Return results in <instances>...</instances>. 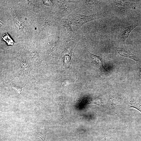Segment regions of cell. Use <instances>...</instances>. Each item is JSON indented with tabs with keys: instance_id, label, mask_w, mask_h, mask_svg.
<instances>
[{
	"instance_id": "cell-13",
	"label": "cell",
	"mask_w": 141,
	"mask_h": 141,
	"mask_svg": "<svg viewBox=\"0 0 141 141\" xmlns=\"http://www.w3.org/2000/svg\"><path fill=\"white\" fill-rule=\"evenodd\" d=\"M43 3L46 5L49 6L52 5L53 4L52 1L49 0H43Z\"/></svg>"
},
{
	"instance_id": "cell-1",
	"label": "cell",
	"mask_w": 141,
	"mask_h": 141,
	"mask_svg": "<svg viewBox=\"0 0 141 141\" xmlns=\"http://www.w3.org/2000/svg\"><path fill=\"white\" fill-rule=\"evenodd\" d=\"M87 54L92 64L96 69L102 74H107L110 72L103 66V59L100 56L93 54L87 51Z\"/></svg>"
},
{
	"instance_id": "cell-6",
	"label": "cell",
	"mask_w": 141,
	"mask_h": 141,
	"mask_svg": "<svg viewBox=\"0 0 141 141\" xmlns=\"http://www.w3.org/2000/svg\"><path fill=\"white\" fill-rule=\"evenodd\" d=\"M129 101V108H134L141 113V96L130 95Z\"/></svg>"
},
{
	"instance_id": "cell-9",
	"label": "cell",
	"mask_w": 141,
	"mask_h": 141,
	"mask_svg": "<svg viewBox=\"0 0 141 141\" xmlns=\"http://www.w3.org/2000/svg\"><path fill=\"white\" fill-rule=\"evenodd\" d=\"M63 32L64 36L66 38H71L73 33L72 30L71 28L70 24L67 23H64L63 27Z\"/></svg>"
},
{
	"instance_id": "cell-5",
	"label": "cell",
	"mask_w": 141,
	"mask_h": 141,
	"mask_svg": "<svg viewBox=\"0 0 141 141\" xmlns=\"http://www.w3.org/2000/svg\"><path fill=\"white\" fill-rule=\"evenodd\" d=\"M116 53L122 57L130 58L134 60L138 64H141V60L134 55L132 54L128 49L124 48L119 49L117 50Z\"/></svg>"
},
{
	"instance_id": "cell-7",
	"label": "cell",
	"mask_w": 141,
	"mask_h": 141,
	"mask_svg": "<svg viewBox=\"0 0 141 141\" xmlns=\"http://www.w3.org/2000/svg\"><path fill=\"white\" fill-rule=\"evenodd\" d=\"M134 1L115 0L114 2L115 6L123 11L127 10L131 7L132 3Z\"/></svg>"
},
{
	"instance_id": "cell-2",
	"label": "cell",
	"mask_w": 141,
	"mask_h": 141,
	"mask_svg": "<svg viewBox=\"0 0 141 141\" xmlns=\"http://www.w3.org/2000/svg\"><path fill=\"white\" fill-rule=\"evenodd\" d=\"M77 78V74L63 75L56 81L59 89H66L72 86Z\"/></svg>"
},
{
	"instance_id": "cell-8",
	"label": "cell",
	"mask_w": 141,
	"mask_h": 141,
	"mask_svg": "<svg viewBox=\"0 0 141 141\" xmlns=\"http://www.w3.org/2000/svg\"><path fill=\"white\" fill-rule=\"evenodd\" d=\"M138 25H134L124 27L122 30L120 34V39L121 41L124 42L129 37L131 31Z\"/></svg>"
},
{
	"instance_id": "cell-11",
	"label": "cell",
	"mask_w": 141,
	"mask_h": 141,
	"mask_svg": "<svg viewBox=\"0 0 141 141\" xmlns=\"http://www.w3.org/2000/svg\"><path fill=\"white\" fill-rule=\"evenodd\" d=\"M6 33L4 34L2 37V39L5 42L7 45H13L15 43L9 36L6 31Z\"/></svg>"
},
{
	"instance_id": "cell-3",
	"label": "cell",
	"mask_w": 141,
	"mask_h": 141,
	"mask_svg": "<svg viewBox=\"0 0 141 141\" xmlns=\"http://www.w3.org/2000/svg\"><path fill=\"white\" fill-rule=\"evenodd\" d=\"M55 100L59 107L61 119L62 120H64L67 116L65 110L66 105L65 95L62 93L57 94L55 98Z\"/></svg>"
},
{
	"instance_id": "cell-4",
	"label": "cell",
	"mask_w": 141,
	"mask_h": 141,
	"mask_svg": "<svg viewBox=\"0 0 141 141\" xmlns=\"http://www.w3.org/2000/svg\"><path fill=\"white\" fill-rule=\"evenodd\" d=\"M49 130V126L47 122L45 121H42L39 124L37 130V136L43 141H45L46 135Z\"/></svg>"
},
{
	"instance_id": "cell-12",
	"label": "cell",
	"mask_w": 141,
	"mask_h": 141,
	"mask_svg": "<svg viewBox=\"0 0 141 141\" xmlns=\"http://www.w3.org/2000/svg\"><path fill=\"white\" fill-rule=\"evenodd\" d=\"M25 86L22 87H20L14 86H12V87L14 89L17 91L18 93L21 95V96L22 97V95L21 93L22 89Z\"/></svg>"
},
{
	"instance_id": "cell-10",
	"label": "cell",
	"mask_w": 141,
	"mask_h": 141,
	"mask_svg": "<svg viewBox=\"0 0 141 141\" xmlns=\"http://www.w3.org/2000/svg\"><path fill=\"white\" fill-rule=\"evenodd\" d=\"M85 101L87 104H94L98 105L103 104L100 99L99 98H87Z\"/></svg>"
},
{
	"instance_id": "cell-14",
	"label": "cell",
	"mask_w": 141,
	"mask_h": 141,
	"mask_svg": "<svg viewBox=\"0 0 141 141\" xmlns=\"http://www.w3.org/2000/svg\"><path fill=\"white\" fill-rule=\"evenodd\" d=\"M138 76L139 81L141 84V68L140 67H139V73Z\"/></svg>"
}]
</instances>
